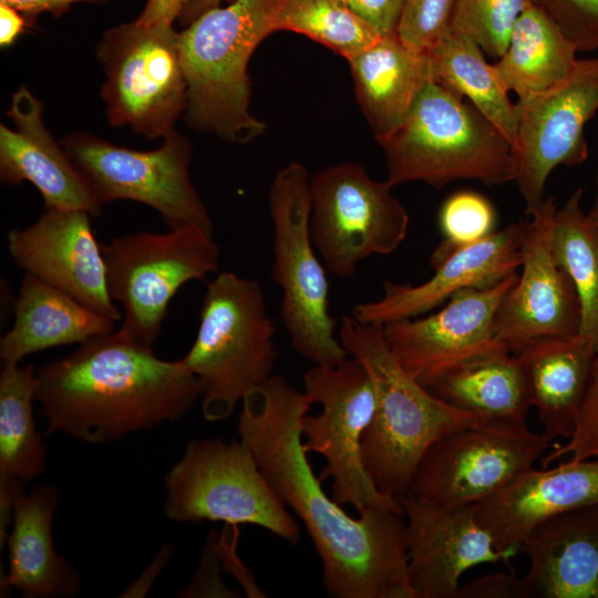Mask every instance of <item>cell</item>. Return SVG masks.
<instances>
[{
	"instance_id": "1",
	"label": "cell",
	"mask_w": 598,
	"mask_h": 598,
	"mask_svg": "<svg viewBox=\"0 0 598 598\" xmlns=\"http://www.w3.org/2000/svg\"><path fill=\"white\" fill-rule=\"evenodd\" d=\"M303 391L274 374L241 400L240 441L268 484L307 528L333 598H419L409 577L404 515L370 508L351 517L321 487L302 447Z\"/></svg>"
},
{
	"instance_id": "2",
	"label": "cell",
	"mask_w": 598,
	"mask_h": 598,
	"mask_svg": "<svg viewBox=\"0 0 598 598\" xmlns=\"http://www.w3.org/2000/svg\"><path fill=\"white\" fill-rule=\"evenodd\" d=\"M37 380L47 431L91 444L179 420L203 394L183 359L158 358L121 329L47 362Z\"/></svg>"
},
{
	"instance_id": "3",
	"label": "cell",
	"mask_w": 598,
	"mask_h": 598,
	"mask_svg": "<svg viewBox=\"0 0 598 598\" xmlns=\"http://www.w3.org/2000/svg\"><path fill=\"white\" fill-rule=\"evenodd\" d=\"M338 337L349 355L364 365L375 390V412L361 443L365 470L382 493L398 498L409 491L433 443L482 423L433 395L408 373L390 350L383 326L344 315Z\"/></svg>"
},
{
	"instance_id": "4",
	"label": "cell",
	"mask_w": 598,
	"mask_h": 598,
	"mask_svg": "<svg viewBox=\"0 0 598 598\" xmlns=\"http://www.w3.org/2000/svg\"><path fill=\"white\" fill-rule=\"evenodd\" d=\"M278 0H234L179 31L189 126L230 143H248L266 125L249 110L251 54L277 31Z\"/></svg>"
},
{
	"instance_id": "5",
	"label": "cell",
	"mask_w": 598,
	"mask_h": 598,
	"mask_svg": "<svg viewBox=\"0 0 598 598\" xmlns=\"http://www.w3.org/2000/svg\"><path fill=\"white\" fill-rule=\"evenodd\" d=\"M392 186L422 182L435 188L461 179L485 186L514 182L512 143L470 102L430 82L402 124L377 141Z\"/></svg>"
},
{
	"instance_id": "6",
	"label": "cell",
	"mask_w": 598,
	"mask_h": 598,
	"mask_svg": "<svg viewBox=\"0 0 598 598\" xmlns=\"http://www.w3.org/2000/svg\"><path fill=\"white\" fill-rule=\"evenodd\" d=\"M276 331L258 280L224 271L207 282L196 338L183 358L202 383L207 421L228 419L249 391L274 375Z\"/></svg>"
},
{
	"instance_id": "7",
	"label": "cell",
	"mask_w": 598,
	"mask_h": 598,
	"mask_svg": "<svg viewBox=\"0 0 598 598\" xmlns=\"http://www.w3.org/2000/svg\"><path fill=\"white\" fill-rule=\"evenodd\" d=\"M310 177L303 164L291 162L271 181L270 276L281 291L279 315L293 350L313 364L336 365L349 353L330 313L327 270L311 238Z\"/></svg>"
},
{
	"instance_id": "8",
	"label": "cell",
	"mask_w": 598,
	"mask_h": 598,
	"mask_svg": "<svg viewBox=\"0 0 598 598\" xmlns=\"http://www.w3.org/2000/svg\"><path fill=\"white\" fill-rule=\"evenodd\" d=\"M164 484V512L174 522L249 524L293 545L300 540L299 524L241 441H189Z\"/></svg>"
},
{
	"instance_id": "9",
	"label": "cell",
	"mask_w": 598,
	"mask_h": 598,
	"mask_svg": "<svg viewBox=\"0 0 598 598\" xmlns=\"http://www.w3.org/2000/svg\"><path fill=\"white\" fill-rule=\"evenodd\" d=\"M102 252L110 297L124 311L120 329L147 347L162 333L176 292L217 271L220 259L212 231L198 225L118 236L102 245Z\"/></svg>"
},
{
	"instance_id": "10",
	"label": "cell",
	"mask_w": 598,
	"mask_h": 598,
	"mask_svg": "<svg viewBox=\"0 0 598 598\" xmlns=\"http://www.w3.org/2000/svg\"><path fill=\"white\" fill-rule=\"evenodd\" d=\"M96 56L111 126H128L147 140L164 138L175 128L186 110L187 85L173 24L135 19L115 25L96 44Z\"/></svg>"
},
{
	"instance_id": "11",
	"label": "cell",
	"mask_w": 598,
	"mask_h": 598,
	"mask_svg": "<svg viewBox=\"0 0 598 598\" xmlns=\"http://www.w3.org/2000/svg\"><path fill=\"white\" fill-rule=\"evenodd\" d=\"M303 392L321 405L317 415L305 414L301 423L306 453L321 455L326 465L320 482L331 480L332 498L351 505L358 514L370 508L404 515L399 499L382 493L368 474L361 443L377 406L373 382L357 359L336 365L313 364L302 375Z\"/></svg>"
},
{
	"instance_id": "12",
	"label": "cell",
	"mask_w": 598,
	"mask_h": 598,
	"mask_svg": "<svg viewBox=\"0 0 598 598\" xmlns=\"http://www.w3.org/2000/svg\"><path fill=\"white\" fill-rule=\"evenodd\" d=\"M386 181L358 164L341 163L310 177V233L326 269L350 278L373 255H390L404 241L409 214Z\"/></svg>"
},
{
	"instance_id": "13",
	"label": "cell",
	"mask_w": 598,
	"mask_h": 598,
	"mask_svg": "<svg viewBox=\"0 0 598 598\" xmlns=\"http://www.w3.org/2000/svg\"><path fill=\"white\" fill-rule=\"evenodd\" d=\"M102 204L133 200L155 209L169 229L213 221L189 176L192 146L175 128L158 148L136 151L86 132L61 140Z\"/></svg>"
},
{
	"instance_id": "14",
	"label": "cell",
	"mask_w": 598,
	"mask_h": 598,
	"mask_svg": "<svg viewBox=\"0 0 598 598\" xmlns=\"http://www.w3.org/2000/svg\"><path fill=\"white\" fill-rule=\"evenodd\" d=\"M514 107V183L530 216L545 199L551 172L588 157L585 126L598 112V56L578 59L564 80L518 99Z\"/></svg>"
},
{
	"instance_id": "15",
	"label": "cell",
	"mask_w": 598,
	"mask_h": 598,
	"mask_svg": "<svg viewBox=\"0 0 598 598\" xmlns=\"http://www.w3.org/2000/svg\"><path fill=\"white\" fill-rule=\"evenodd\" d=\"M549 443L526 423L454 431L426 451L408 493L445 505L478 504L532 468Z\"/></svg>"
},
{
	"instance_id": "16",
	"label": "cell",
	"mask_w": 598,
	"mask_h": 598,
	"mask_svg": "<svg viewBox=\"0 0 598 598\" xmlns=\"http://www.w3.org/2000/svg\"><path fill=\"white\" fill-rule=\"evenodd\" d=\"M557 210L551 197L523 221L520 275L499 303L496 339L512 353L547 338L579 334L581 310L576 288L551 251Z\"/></svg>"
},
{
	"instance_id": "17",
	"label": "cell",
	"mask_w": 598,
	"mask_h": 598,
	"mask_svg": "<svg viewBox=\"0 0 598 598\" xmlns=\"http://www.w3.org/2000/svg\"><path fill=\"white\" fill-rule=\"evenodd\" d=\"M517 278L514 272L491 287L458 290L427 317L383 324L390 350L403 369L426 386L457 363L506 348L496 339L495 316Z\"/></svg>"
},
{
	"instance_id": "18",
	"label": "cell",
	"mask_w": 598,
	"mask_h": 598,
	"mask_svg": "<svg viewBox=\"0 0 598 598\" xmlns=\"http://www.w3.org/2000/svg\"><path fill=\"white\" fill-rule=\"evenodd\" d=\"M406 517L409 577L419 598H456L464 571L516 556L499 550L477 522L476 504L445 505L404 493L398 497Z\"/></svg>"
},
{
	"instance_id": "19",
	"label": "cell",
	"mask_w": 598,
	"mask_h": 598,
	"mask_svg": "<svg viewBox=\"0 0 598 598\" xmlns=\"http://www.w3.org/2000/svg\"><path fill=\"white\" fill-rule=\"evenodd\" d=\"M90 217L84 210L47 208L29 227L10 230L9 251L25 274L117 321L122 312L110 297L102 246Z\"/></svg>"
},
{
	"instance_id": "20",
	"label": "cell",
	"mask_w": 598,
	"mask_h": 598,
	"mask_svg": "<svg viewBox=\"0 0 598 598\" xmlns=\"http://www.w3.org/2000/svg\"><path fill=\"white\" fill-rule=\"evenodd\" d=\"M522 225L509 224L476 243L430 259L434 274L422 283L384 281L379 299L357 303L350 315L360 322L383 326L420 317L458 290L498 283L520 267Z\"/></svg>"
},
{
	"instance_id": "21",
	"label": "cell",
	"mask_w": 598,
	"mask_h": 598,
	"mask_svg": "<svg viewBox=\"0 0 598 598\" xmlns=\"http://www.w3.org/2000/svg\"><path fill=\"white\" fill-rule=\"evenodd\" d=\"M7 115L14 127L0 124V178L6 185L29 182L47 208L79 209L100 216L103 204L43 122L42 102L24 85L11 95Z\"/></svg>"
},
{
	"instance_id": "22",
	"label": "cell",
	"mask_w": 598,
	"mask_h": 598,
	"mask_svg": "<svg viewBox=\"0 0 598 598\" xmlns=\"http://www.w3.org/2000/svg\"><path fill=\"white\" fill-rule=\"evenodd\" d=\"M598 503V460L567 461L527 470L492 497L476 504L477 522L497 549L519 548L545 520Z\"/></svg>"
},
{
	"instance_id": "23",
	"label": "cell",
	"mask_w": 598,
	"mask_h": 598,
	"mask_svg": "<svg viewBox=\"0 0 598 598\" xmlns=\"http://www.w3.org/2000/svg\"><path fill=\"white\" fill-rule=\"evenodd\" d=\"M526 598H598V503L554 516L519 546Z\"/></svg>"
},
{
	"instance_id": "24",
	"label": "cell",
	"mask_w": 598,
	"mask_h": 598,
	"mask_svg": "<svg viewBox=\"0 0 598 598\" xmlns=\"http://www.w3.org/2000/svg\"><path fill=\"white\" fill-rule=\"evenodd\" d=\"M59 501L58 489L49 485H38L14 499L6 537V589L14 588L25 598H65L80 591V575L53 543L52 522Z\"/></svg>"
},
{
	"instance_id": "25",
	"label": "cell",
	"mask_w": 598,
	"mask_h": 598,
	"mask_svg": "<svg viewBox=\"0 0 598 598\" xmlns=\"http://www.w3.org/2000/svg\"><path fill=\"white\" fill-rule=\"evenodd\" d=\"M523 367L532 406L551 442L569 439L579 420L597 350L580 334L547 338L515 353Z\"/></svg>"
},
{
	"instance_id": "26",
	"label": "cell",
	"mask_w": 598,
	"mask_h": 598,
	"mask_svg": "<svg viewBox=\"0 0 598 598\" xmlns=\"http://www.w3.org/2000/svg\"><path fill=\"white\" fill-rule=\"evenodd\" d=\"M348 62L359 106L377 141L402 124L432 82L427 53L410 49L396 33L381 35Z\"/></svg>"
},
{
	"instance_id": "27",
	"label": "cell",
	"mask_w": 598,
	"mask_h": 598,
	"mask_svg": "<svg viewBox=\"0 0 598 598\" xmlns=\"http://www.w3.org/2000/svg\"><path fill=\"white\" fill-rule=\"evenodd\" d=\"M11 329L0 340L3 362L53 347L82 343L114 330V322L44 280L25 274Z\"/></svg>"
},
{
	"instance_id": "28",
	"label": "cell",
	"mask_w": 598,
	"mask_h": 598,
	"mask_svg": "<svg viewBox=\"0 0 598 598\" xmlns=\"http://www.w3.org/2000/svg\"><path fill=\"white\" fill-rule=\"evenodd\" d=\"M425 388L482 424H524L532 406L520 361L506 348L457 363Z\"/></svg>"
},
{
	"instance_id": "29",
	"label": "cell",
	"mask_w": 598,
	"mask_h": 598,
	"mask_svg": "<svg viewBox=\"0 0 598 598\" xmlns=\"http://www.w3.org/2000/svg\"><path fill=\"white\" fill-rule=\"evenodd\" d=\"M37 372L32 364L3 362L0 373V536L4 537L14 499L45 465L33 402Z\"/></svg>"
},
{
	"instance_id": "30",
	"label": "cell",
	"mask_w": 598,
	"mask_h": 598,
	"mask_svg": "<svg viewBox=\"0 0 598 598\" xmlns=\"http://www.w3.org/2000/svg\"><path fill=\"white\" fill-rule=\"evenodd\" d=\"M577 52L560 28L528 2L515 21L506 50L493 66L506 91L520 99L564 80L578 60Z\"/></svg>"
},
{
	"instance_id": "31",
	"label": "cell",
	"mask_w": 598,
	"mask_h": 598,
	"mask_svg": "<svg viewBox=\"0 0 598 598\" xmlns=\"http://www.w3.org/2000/svg\"><path fill=\"white\" fill-rule=\"evenodd\" d=\"M484 54L471 38L448 32L427 52L432 82L461 99H467L514 146V103Z\"/></svg>"
},
{
	"instance_id": "32",
	"label": "cell",
	"mask_w": 598,
	"mask_h": 598,
	"mask_svg": "<svg viewBox=\"0 0 598 598\" xmlns=\"http://www.w3.org/2000/svg\"><path fill=\"white\" fill-rule=\"evenodd\" d=\"M577 188L557 208L551 229V251L570 277L580 303L579 334L598 352V224L581 208Z\"/></svg>"
},
{
	"instance_id": "33",
	"label": "cell",
	"mask_w": 598,
	"mask_h": 598,
	"mask_svg": "<svg viewBox=\"0 0 598 598\" xmlns=\"http://www.w3.org/2000/svg\"><path fill=\"white\" fill-rule=\"evenodd\" d=\"M277 31H291L327 47L347 61L380 34L343 0H278Z\"/></svg>"
},
{
	"instance_id": "34",
	"label": "cell",
	"mask_w": 598,
	"mask_h": 598,
	"mask_svg": "<svg viewBox=\"0 0 598 598\" xmlns=\"http://www.w3.org/2000/svg\"><path fill=\"white\" fill-rule=\"evenodd\" d=\"M528 0H457L451 32L474 40L491 58L506 50L516 19Z\"/></svg>"
},
{
	"instance_id": "35",
	"label": "cell",
	"mask_w": 598,
	"mask_h": 598,
	"mask_svg": "<svg viewBox=\"0 0 598 598\" xmlns=\"http://www.w3.org/2000/svg\"><path fill=\"white\" fill-rule=\"evenodd\" d=\"M439 225L442 241L431 259L439 258L461 246L476 243L496 226V210L483 195L473 190H460L448 196L441 206Z\"/></svg>"
},
{
	"instance_id": "36",
	"label": "cell",
	"mask_w": 598,
	"mask_h": 598,
	"mask_svg": "<svg viewBox=\"0 0 598 598\" xmlns=\"http://www.w3.org/2000/svg\"><path fill=\"white\" fill-rule=\"evenodd\" d=\"M457 0H405L395 30L410 49L427 53L451 32Z\"/></svg>"
},
{
	"instance_id": "37",
	"label": "cell",
	"mask_w": 598,
	"mask_h": 598,
	"mask_svg": "<svg viewBox=\"0 0 598 598\" xmlns=\"http://www.w3.org/2000/svg\"><path fill=\"white\" fill-rule=\"evenodd\" d=\"M544 11L578 51L598 49V0H528Z\"/></svg>"
},
{
	"instance_id": "38",
	"label": "cell",
	"mask_w": 598,
	"mask_h": 598,
	"mask_svg": "<svg viewBox=\"0 0 598 598\" xmlns=\"http://www.w3.org/2000/svg\"><path fill=\"white\" fill-rule=\"evenodd\" d=\"M568 455L570 462L598 460V352L574 434L564 445L542 457V467Z\"/></svg>"
},
{
	"instance_id": "39",
	"label": "cell",
	"mask_w": 598,
	"mask_h": 598,
	"mask_svg": "<svg viewBox=\"0 0 598 598\" xmlns=\"http://www.w3.org/2000/svg\"><path fill=\"white\" fill-rule=\"evenodd\" d=\"M217 535L210 532L203 549L198 568L181 592L182 597H240L237 591L226 587L219 576L221 569L218 551Z\"/></svg>"
},
{
	"instance_id": "40",
	"label": "cell",
	"mask_w": 598,
	"mask_h": 598,
	"mask_svg": "<svg viewBox=\"0 0 598 598\" xmlns=\"http://www.w3.org/2000/svg\"><path fill=\"white\" fill-rule=\"evenodd\" d=\"M238 525L224 524L220 535H217V551L221 568L227 570L243 587L246 597H266L257 584L252 573L246 567L237 554Z\"/></svg>"
},
{
	"instance_id": "41",
	"label": "cell",
	"mask_w": 598,
	"mask_h": 598,
	"mask_svg": "<svg viewBox=\"0 0 598 598\" xmlns=\"http://www.w3.org/2000/svg\"><path fill=\"white\" fill-rule=\"evenodd\" d=\"M456 598H526L522 578L497 571L460 586Z\"/></svg>"
},
{
	"instance_id": "42",
	"label": "cell",
	"mask_w": 598,
	"mask_h": 598,
	"mask_svg": "<svg viewBox=\"0 0 598 598\" xmlns=\"http://www.w3.org/2000/svg\"><path fill=\"white\" fill-rule=\"evenodd\" d=\"M380 34L395 33L405 0H343Z\"/></svg>"
},
{
	"instance_id": "43",
	"label": "cell",
	"mask_w": 598,
	"mask_h": 598,
	"mask_svg": "<svg viewBox=\"0 0 598 598\" xmlns=\"http://www.w3.org/2000/svg\"><path fill=\"white\" fill-rule=\"evenodd\" d=\"M109 1L110 0H0V2H4L20 11L29 21L42 13H50L54 17H59L66 12L72 4L79 2L104 4Z\"/></svg>"
},
{
	"instance_id": "44",
	"label": "cell",
	"mask_w": 598,
	"mask_h": 598,
	"mask_svg": "<svg viewBox=\"0 0 598 598\" xmlns=\"http://www.w3.org/2000/svg\"><path fill=\"white\" fill-rule=\"evenodd\" d=\"M188 0H146L136 20L144 24H173L179 19Z\"/></svg>"
},
{
	"instance_id": "45",
	"label": "cell",
	"mask_w": 598,
	"mask_h": 598,
	"mask_svg": "<svg viewBox=\"0 0 598 598\" xmlns=\"http://www.w3.org/2000/svg\"><path fill=\"white\" fill-rule=\"evenodd\" d=\"M28 19L13 7L0 2V47L8 49L24 31Z\"/></svg>"
},
{
	"instance_id": "46",
	"label": "cell",
	"mask_w": 598,
	"mask_h": 598,
	"mask_svg": "<svg viewBox=\"0 0 598 598\" xmlns=\"http://www.w3.org/2000/svg\"><path fill=\"white\" fill-rule=\"evenodd\" d=\"M169 554V548L166 547L162 549L156 556V558L153 560V563L148 566V568L141 575L140 579L136 580L130 588H127V590L124 592L125 595L122 596H144L152 586L151 584L154 581L159 570L163 568V566H165L166 561L168 560Z\"/></svg>"
},
{
	"instance_id": "47",
	"label": "cell",
	"mask_w": 598,
	"mask_h": 598,
	"mask_svg": "<svg viewBox=\"0 0 598 598\" xmlns=\"http://www.w3.org/2000/svg\"><path fill=\"white\" fill-rule=\"evenodd\" d=\"M233 1L234 0H188L179 17V21L186 27L205 11L219 7L223 2L230 3Z\"/></svg>"
},
{
	"instance_id": "48",
	"label": "cell",
	"mask_w": 598,
	"mask_h": 598,
	"mask_svg": "<svg viewBox=\"0 0 598 598\" xmlns=\"http://www.w3.org/2000/svg\"><path fill=\"white\" fill-rule=\"evenodd\" d=\"M596 196L591 208L587 212L590 218L598 224V175L595 178Z\"/></svg>"
}]
</instances>
